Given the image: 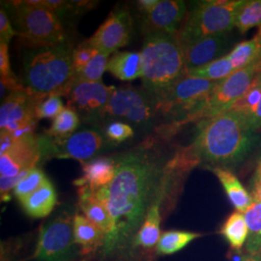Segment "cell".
<instances>
[{
	"instance_id": "cell-1",
	"label": "cell",
	"mask_w": 261,
	"mask_h": 261,
	"mask_svg": "<svg viewBox=\"0 0 261 261\" xmlns=\"http://www.w3.org/2000/svg\"><path fill=\"white\" fill-rule=\"evenodd\" d=\"M165 168L146 149L123 154L116 160L115 176L108 186L92 190L113 222L102 248L105 257L126 249L140 230L158 192Z\"/></svg>"
},
{
	"instance_id": "cell-2",
	"label": "cell",
	"mask_w": 261,
	"mask_h": 261,
	"mask_svg": "<svg viewBox=\"0 0 261 261\" xmlns=\"http://www.w3.org/2000/svg\"><path fill=\"white\" fill-rule=\"evenodd\" d=\"M253 141V130L247 116L228 111L202 122L196 140L189 147L198 164L223 168L240 163Z\"/></svg>"
},
{
	"instance_id": "cell-3",
	"label": "cell",
	"mask_w": 261,
	"mask_h": 261,
	"mask_svg": "<svg viewBox=\"0 0 261 261\" xmlns=\"http://www.w3.org/2000/svg\"><path fill=\"white\" fill-rule=\"evenodd\" d=\"M73 51L66 43L29 48L23 58V77L29 93L41 99L50 95L68 97L75 83Z\"/></svg>"
},
{
	"instance_id": "cell-4",
	"label": "cell",
	"mask_w": 261,
	"mask_h": 261,
	"mask_svg": "<svg viewBox=\"0 0 261 261\" xmlns=\"http://www.w3.org/2000/svg\"><path fill=\"white\" fill-rule=\"evenodd\" d=\"M141 55V81L153 98L184 76L185 59L176 35L150 33L145 35Z\"/></svg>"
},
{
	"instance_id": "cell-5",
	"label": "cell",
	"mask_w": 261,
	"mask_h": 261,
	"mask_svg": "<svg viewBox=\"0 0 261 261\" xmlns=\"http://www.w3.org/2000/svg\"><path fill=\"white\" fill-rule=\"evenodd\" d=\"M244 0H211L198 2L176 33L181 48L198 39L225 35L235 28L238 8Z\"/></svg>"
},
{
	"instance_id": "cell-6",
	"label": "cell",
	"mask_w": 261,
	"mask_h": 261,
	"mask_svg": "<svg viewBox=\"0 0 261 261\" xmlns=\"http://www.w3.org/2000/svg\"><path fill=\"white\" fill-rule=\"evenodd\" d=\"M42 158L34 135L15 139L6 132L0 137V193L1 200L7 201L11 192L29 171L36 168Z\"/></svg>"
},
{
	"instance_id": "cell-7",
	"label": "cell",
	"mask_w": 261,
	"mask_h": 261,
	"mask_svg": "<svg viewBox=\"0 0 261 261\" xmlns=\"http://www.w3.org/2000/svg\"><path fill=\"white\" fill-rule=\"evenodd\" d=\"M258 72L259 68L257 61L256 63L235 71L227 77L219 81L214 90L203 103H200L196 110L187 114L181 120L173 122L169 126V129L174 130L191 122L200 120L203 122L228 112L234 103L247 92Z\"/></svg>"
},
{
	"instance_id": "cell-8",
	"label": "cell",
	"mask_w": 261,
	"mask_h": 261,
	"mask_svg": "<svg viewBox=\"0 0 261 261\" xmlns=\"http://www.w3.org/2000/svg\"><path fill=\"white\" fill-rule=\"evenodd\" d=\"M14 5L17 35L25 46L35 48L65 43V31L56 13L36 4L34 0Z\"/></svg>"
},
{
	"instance_id": "cell-9",
	"label": "cell",
	"mask_w": 261,
	"mask_h": 261,
	"mask_svg": "<svg viewBox=\"0 0 261 261\" xmlns=\"http://www.w3.org/2000/svg\"><path fill=\"white\" fill-rule=\"evenodd\" d=\"M74 217L64 211L42 225L33 254L34 260H75L79 247L74 237Z\"/></svg>"
},
{
	"instance_id": "cell-10",
	"label": "cell",
	"mask_w": 261,
	"mask_h": 261,
	"mask_svg": "<svg viewBox=\"0 0 261 261\" xmlns=\"http://www.w3.org/2000/svg\"><path fill=\"white\" fill-rule=\"evenodd\" d=\"M218 83L184 75L177 83L152 98L156 112L159 111L166 114H175L176 112L181 114L185 112L182 117L184 118L205 101Z\"/></svg>"
},
{
	"instance_id": "cell-11",
	"label": "cell",
	"mask_w": 261,
	"mask_h": 261,
	"mask_svg": "<svg viewBox=\"0 0 261 261\" xmlns=\"http://www.w3.org/2000/svg\"><path fill=\"white\" fill-rule=\"evenodd\" d=\"M41 155L58 159H73L84 163L94 158L103 147L105 139L95 130H77L65 139L44 137L38 139Z\"/></svg>"
},
{
	"instance_id": "cell-12",
	"label": "cell",
	"mask_w": 261,
	"mask_h": 261,
	"mask_svg": "<svg viewBox=\"0 0 261 261\" xmlns=\"http://www.w3.org/2000/svg\"><path fill=\"white\" fill-rule=\"evenodd\" d=\"M43 99L29 91L11 92L0 108V128L15 139L33 135L36 121V109Z\"/></svg>"
},
{
	"instance_id": "cell-13",
	"label": "cell",
	"mask_w": 261,
	"mask_h": 261,
	"mask_svg": "<svg viewBox=\"0 0 261 261\" xmlns=\"http://www.w3.org/2000/svg\"><path fill=\"white\" fill-rule=\"evenodd\" d=\"M156 112L152 97L145 90L132 86L115 88L101 117L120 118L135 125H144Z\"/></svg>"
},
{
	"instance_id": "cell-14",
	"label": "cell",
	"mask_w": 261,
	"mask_h": 261,
	"mask_svg": "<svg viewBox=\"0 0 261 261\" xmlns=\"http://www.w3.org/2000/svg\"><path fill=\"white\" fill-rule=\"evenodd\" d=\"M133 21L130 13L126 10L112 12L93 36L85 43L99 53L111 56L125 47L130 41Z\"/></svg>"
},
{
	"instance_id": "cell-15",
	"label": "cell",
	"mask_w": 261,
	"mask_h": 261,
	"mask_svg": "<svg viewBox=\"0 0 261 261\" xmlns=\"http://www.w3.org/2000/svg\"><path fill=\"white\" fill-rule=\"evenodd\" d=\"M114 89V86L103 83L75 82L67 97L68 107L76 113H84L88 118L101 117Z\"/></svg>"
},
{
	"instance_id": "cell-16",
	"label": "cell",
	"mask_w": 261,
	"mask_h": 261,
	"mask_svg": "<svg viewBox=\"0 0 261 261\" xmlns=\"http://www.w3.org/2000/svg\"><path fill=\"white\" fill-rule=\"evenodd\" d=\"M186 2L180 0H159L156 7L146 15L142 30L150 33L176 35L187 15Z\"/></svg>"
},
{
	"instance_id": "cell-17",
	"label": "cell",
	"mask_w": 261,
	"mask_h": 261,
	"mask_svg": "<svg viewBox=\"0 0 261 261\" xmlns=\"http://www.w3.org/2000/svg\"><path fill=\"white\" fill-rule=\"evenodd\" d=\"M168 187V181L163 174L158 192L147 211L143 224H141L140 230L136 234L132 242V247L134 249H141L146 251L154 248L156 249L161 236V207L167 194Z\"/></svg>"
},
{
	"instance_id": "cell-18",
	"label": "cell",
	"mask_w": 261,
	"mask_h": 261,
	"mask_svg": "<svg viewBox=\"0 0 261 261\" xmlns=\"http://www.w3.org/2000/svg\"><path fill=\"white\" fill-rule=\"evenodd\" d=\"M226 46L225 35H216L198 39L182 48L185 68L193 69L207 65L221 58Z\"/></svg>"
},
{
	"instance_id": "cell-19",
	"label": "cell",
	"mask_w": 261,
	"mask_h": 261,
	"mask_svg": "<svg viewBox=\"0 0 261 261\" xmlns=\"http://www.w3.org/2000/svg\"><path fill=\"white\" fill-rule=\"evenodd\" d=\"M116 160L113 158L93 159L84 163L83 176L76 179L75 186L88 187L91 190H98L108 186L115 176Z\"/></svg>"
},
{
	"instance_id": "cell-20",
	"label": "cell",
	"mask_w": 261,
	"mask_h": 261,
	"mask_svg": "<svg viewBox=\"0 0 261 261\" xmlns=\"http://www.w3.org/2000/svg\"><path fill=\"white\" fill-rule=\"evenodd\" d=\"M77 194L79 205L83 215L98 226L106 234L107 238L113 229V222L107 207L95 196L93 191L88 187H80Z\"/></svg>"
},
{
	"instance_id": "cell-21",
	"label": "cell",
	"mask_w": 261,
	"mask_h": 261,
	"mask_svg": "<svg viewBox=\"0 0 261 261\" xmlns=\"http://www.w3.org/2000/svg\"><path fill=\"white\" fill-rule=\"evenodd\" d=\"M21 207L32 218H45L50 214L57 204V194L51 182L47 180L45 185L34 193L21 199Z\"/></svg>"
},
{
	"instance_id": "cell-22",
	"label": "cell",
	"mask_w": 261,
	"mask_h": 261,
	"mask_svg": "<svg viewBox=\"0 0 261 261\" xmlns=\"http://www.w3.org/2000/svg\"><path fill=\"white\" fill-rule=\"evenodd\" d=\"M213 172L224 187V192L236 211L245 213L254 201L252 195L230 170L224 168H214Z\"/></svg>"
},
{
	"instance_id": "cell-23",
	"label": "cell",
	"mask_w": 261,
	"mask_h": 261,
	"mask_svg": "<svg viewBox=\"0 0 261 261\" xmlns=\"http://www.w3.org/2000/svg\"><path fill=\"white\" fill-rule=\"evenodd\" d=\"M74 237L76 246L85 254L102 249L106 240V234L98 226L77 213L74 217Z\"/></svg>"
},
{
	"instance_id": "cell-24",
	"label": "cell",
	"mask_w": 261,
	"mask_h": 261,
	"mask_svg": "<svg viewBox=\"0 0 261 261\" xmlns=\"http://www.w3.org/2000/svg\"><path fill=\"white\" fill-rule=\"evenodd\" d=\"M112 75L122 82L141 77V55L135 51H116L109 59L108 69Z\"/></svg>"
},
{
	"instance_id": "cell-25",
	"label": "cell",
	"mask_w": 261,
	"mask_h": 261,
	"mask_svg": "<svg viewBox=\"0 0 261 261\" xmlns=\"http://www.w3.org/2000/svg\"><path fill=\"white\" fill-rule=\"evenodd\" d=\"M220 233L224 236L232 250L240 251L247 243L249 236V228L245 216L238 211L229 215L223 224Z\"/></svg>"
},
{
	"instance_id": "cell-26",
	"label": "cell",
	"mask_w": 261,
	"mask_h": 261,
	"mask_svg": "<svg viewBox=\"0 0 261 261\" xmlns=\"http://www.w3.org/2000/svg\"><path fill=\"white\" fill-rule=\"evenodd\" d=\"M234 72L233 66L228 56H225L202 67L185 69L184 75L189 77L219 82L231 75Z\"/></svg>"
},
{
	"instance_id": "cell-27",
	"label": "cell",
	"mask_w": 261,
	"mask_h": 261,
	"mask_svg": "<svg viewBox=\"0 0 261 261\" xmlns=\"http://www.w3.org/2000/svg\"><path fill=\"white\" fill-rule=\"evenodd\" d=\"M244 216L249 228L246 252L252 256H258L261 253V202L253 201Z\"/></svg>"
},
{
	"instance_id": "cell-28",
	"label": "cell",
	"mask_w": 261,
	"mask_h": 261,
	"mask_svg": "<svg viewBox=\"0 0 261 261\" xmlns=\"http://www.w3.org/2000/svg\"><path fill=\"white\" fill-rule=\"evenodd\" d=\"M234 71L252 65L261 59V46L256 37L243 41L227 55Z\"/></svg>"
},
{
	"instance_id": "cell-29",
	"label": "cell",
	"mask_w": 261,
	"mask_h": 261,
	"mask_svg": "<svg viewBox=\"0 0 261 261\" xmlns=\"http://www.w3.org/2000/svg\"><path fill=\"white\" fill-rule=\"evenodd\" d=\"M200 237V234L181 230H169L161 234L156 252L160 254L169 255L181 251L191 242Z\"/></svg>"
},
{
	"instance_id": "cell-30",
	"label": "cell",
	"mask_w": 261,
	"mask_h": 261,
	"mask_svg": "<svg viewBox=\"0 0 261 261\" xmlns=\"http://www.w3.org/2000/svg\"><path fill=\"white\" fill-rule=\"evenodd\" d=\"M80 116L71 108L67 107L53 120L47 137L51 139H65L73 135L80 125Z\"/></svg>"
},
{
	"instance_id": "cell-31",
	"label": "cell",
	"mask_w": 261,
	"mask_h": 261,
	"mask_svg": "<svg viewBox=\"0 0 261 261\" xmlns=\"http://www.w3.org/2000/svg\"><path fill=\"white\" fill-rule=\"evenodd\" d=\"M260 23L261 0L243 1L236 14L235 28L244 34Z\"/></svg>"
},
{
	"instance_id": "cell-32",
	"label": "cell",
	"mask_w": 261,
	"mask_h": 261,
	"mask_svg": "<svg viewBox=\"0 0 261 261\" xmlns=\"http://www.w3.org/2000/svg\"><path fill=\"white\" fill-rule=\"evenodd\" d=\"M261 99V73L255 75L252 84L229 111L240 112L247 117L254 113Z\"/></svg>"
},
{
	"instance_id": "cell-33",
	"label": "cell",
	"mask_w": 261,
	"mask_h": 261,
	"mask_svg": "<svg viewBox=\"0 0 261 261\" xmlns=\"http://www.w3.org/2000/svg\"><path fill=\"white\" fill-rule=\"evenodd\" d=\"M109 59L110 56L99 53L88 64L75 72V82L102 83L103 73L108 69Z\"/></svg>"
},
{
	"instance_id": "cell-34",
	"label": "cell",
	"mask_w": 261,
	"mask_h": 261,
	"mask_svg": "<svg viewBox=\"0 0 261 261\" xmlns=\"http://www.w3.org/2000/svg\"><path fill=\"white\" fill-rule=\"evenodd\" d=\"M47 180L48 178L40 168H34L19 181L18 185L13 190V194L20 201L45 185Z\"/></svg>"
},
{
	"instance_id": "cell-35",
	"label": "cell",
	"mask_w": 261,
	"mask_h": 261,
	"mask_svg": "<svg viewBox=\"0 0 261 261\" xmlns=\"http://www.w3.org/2000/svg\"><path fill=\"white\" fill-rule=\"evenodd\" d=\"M63 102L60 96L50 95L44 98L38 103L36 109V117L40 119H50L56 118V116L64 110Z\"/></svg>"
},
{
	"instance_id": "cell-36",
	"label": "cell",
	"mask_w": 261,
	"mask_h": 261,
	"mask_svg": "<svg viewBox=\"0 0 261 261\" xmlns=\"http://www.w3.org/2000/svg\"><path fill=\"white\" fill-rule=\"evenodd\" d=\"M106 137L113 142H122L130 138H133L135 133L132 126L124 122H112L106 128Z\"/></svg>"
},
{
	"instance_id": "cell-37",
	"label": "cell",
	"mask_w": 261,
	"mask_h": 261,
	"mask_svg": "<svg viewBox=\"0 0 261 261\" xmlns=\"http://www.w3.org/2000/svg\"><path fill=\"white\" fill-rule=\"evenodd\" d=\"M98 54L99 51L96 48L90 47L86 43H84L75 48L73 51V62L75 72L88 64Z\"/></svg>"
},
{
	"instance_id": "cell-38",
	"label": "cell",
	"mask_w": 261,
	"mask_h": 261,
	"mask_svg": "<svg viewBox=\"0 0 261 261\" xmlns=\"http://www.w3.org/2000/svg\"><path fill=\"white\" fill-rule=\"evenodd\" d=\"M17 35L14 28H12L9 18L3 9L0 11V44H9L12 37Z\"/></svg>"
},
{
	"instance_id": "cell-39",
	"label": "cell",
	"mask_w": 261,
	"mask_h": 261,
	"mask_svg": "<svg viewBox=\"0 0 261 261\" xmlns=\"http://www.w3.org/2000/svg\"><path fill=\"white\" fill-rule=\"evenodd\" d=\"M248 118V121L249 124L252 128V130H258L261 128V99L260 102L258 103L256 110L253 114H252L251 116L247 117Z\"/></svg>"
},
{
	"instance_id": "cell-40",
	"label": "cell",
	"mask_w": 261,
	"mask_h": 261,
	"mask_svg": "<svg viewBox=\"0 0 261 261\" xmlns=\"http://www.w3.org/2000/svg\"><path fill=\"white\" fill-rule=\"evenodd\" d=\"M158 2L159 0H140L137 2V6L140 12L147 15L156 7Z\"/></svg>"
},
{
	"instance_id": "cell-41",
	"label": "cell",
	"mask_w": 261,
	"mask_h": 261,
	"mask_svg": "<svg viewBox=\"0 0 261 261\" xmlns=\"http://www.w3.org/2000/svg\"><path fill=\"white\" fill-rule=\"evenodd\" d=\"M252 196L254 201L261 202V182H252Z\"/></svg>"
},
{
	"instance_id": "cell-42",
	"label": "cell",
	"mask_w": 261,
	"mask_h": 261,
	"mask_svg": "<svg viewBox=\"0 0 261 261\" xmlns=\"http://www.w3.org/2000/svg\"><path fill=\"white\" fill-rule=\"evenodd\" d=\"M252 182H261V157L259 159V161H258L256 169H255Z\"/></svg>"
},
{
	"instance_id": "cell-43",
	"label": "cell",
	"mask_w": 261,
	"mask_h": 261,
	"mask_svg": "<svg viewBox=\"0 0 261 261\" xmlns=\"http://www.w3.org/2000/svg\"><path fill=\"white\" fill-rule=\"evenodd\" d=\"M239 261H261V259L258 256H252L250 254H247V255H245L244 258Z\"/></svg>"
},
{
	"instance_id": "cell-44",
	"label": "cell",
	"mask_w": 261,
	"mask_h": 261,
	"mask_svg": "<svg viewBox=\"0 0 261 261\" xmlns=\"http://www.w3.org/2000/svg\"><path fill=\"white\" fill-rule=\"evenodd\" d=\"M255 37H256V39L258 40V42H259V44H260L261 46V23L260 25H259V29H258V32H257V34L255 35Z\"/></svg>"
},
{
	"instance_id": "cell-45",
	"label": "cell",
	"mask_w": 261,
	"mask_h": 261,
	"mask_svg": "<svg viewBox=\"0 0 261 261\" xmlns=\"http://www.w3.org/2000/svg\"><path fill=\"white\" fill-rule=\"evenodd\" d=\"M258 68H259V72L258 73H261V59L258 61Z\"/></svg>"
}]
</instances>
